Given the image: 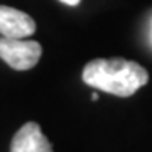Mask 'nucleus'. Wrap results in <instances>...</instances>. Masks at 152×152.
I'll list each match as a JSON object with an SVG mask.
<instances>
[{"instance_id": "f257e3e1", "label": "nucleus", "mask_w": 152, "mask_h": 152, "mask_svg": "<svg viewBox=\"0 0 152 152\" xmlns=\"http://www.w3.org/2000/svg\"><path fill=\"white\" fill-rule=\"evenodd\" d=\"M83 81L115 96H130L149 81V73L139 63L122 58L93 59L83 69Z\"/></svg>"}, {"instance_id": "f03ea898", "label": "nucleus", "mask_w": 152, "mask_h": 152, "mask_svg": "<svg viewBox=\"0 0 152 152\" xmlns=\"http://www.w3.org/2000/svg\"><path fill=\"white\" fill-rule=\"evenodd\" d=\"M42 48L37 41L22 37H4L0 36V59L17 71L31 69L39 63Z\"/></svg>"}, {"instance_id": "7ed1b4c3", "label": "nucleus", "mask_w": 152, "mask_h": 152, "mask_svg": "<svg viewBox=\"0 0 152 152\" xmlns=\"http://www.w3.org/2000/svg\"><path fill=\"white\" fill-rule=\"evenodd\" d=\"M36 32V22L26 12L0 5V36L4 37H29Z\"/></svg>"}, {"instance_id": "20e7f679", "label": "nucleus", "mask_w": 152, "mask_h": 152, "mask_svg": "<svg viewBox=\"0 0 152 152\" xmlns=\"http://www.w3.org/2000/svg\"><path fill=\"white\" fill-rule=\"evenodd\" d=\"M10 152H53V145L36 122H27L14 135Z\"/></svg>"}, {"instance_id": "39448f33", "label": "nucleus", "mask_w": 152, "mask_h": 152, "mask_svg": "<svg viewBox=\"0 0 152 152\" xmlns=\"http://www.w3.org/2000/svg\"><path fill=\"white\" fill-rule=\"evenodd\" d=\"M63 4H66V5H78L80 4V0H61Z\"/></svg>"}, {"instance_id": "423d86ee", "label": "nucleus", "mask_w": 152, "mask_h": 152, "mask_svg": "<svg viewBox=\"0 0 152 152\" xmlns=\"http://www.w3.org/2000/svg\"><path fill=\"white\" fill-rule=\"evenodd\" d=\"M91 100H93V102H96V100H98V95H96V93H93V95H91Z\"/></svg>"}]
</instances>
